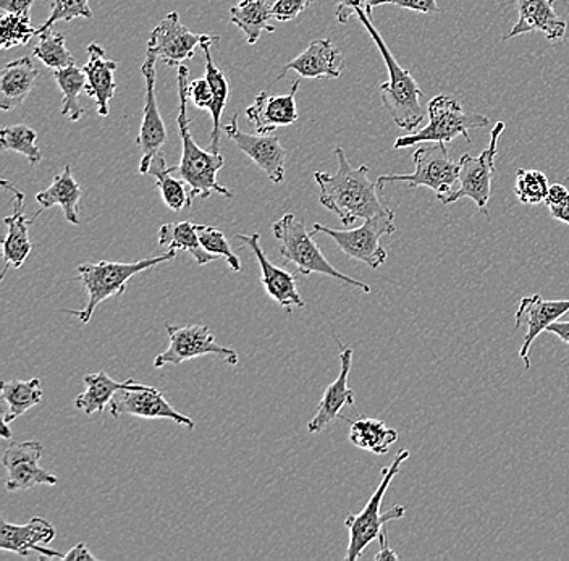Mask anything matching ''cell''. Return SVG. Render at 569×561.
<instances>
[{
  "instance_id": "obj_37",
  "label": "cell",
  "mask_w": 569,
  "mask_h": 561,
  "mask_svg": "<svg viewBox=\"0 0 569 561\" xmlns=\"http://www.w3.org/2000/svg\"><path fill=\"white\" fill-rule=\"evenodd\" d=\"M38 133L27 126H13L0 131V146L3 151H13L24 156L31 166L41 162L42 152L39 149Z\"/></svg>"
},
{
  "instance_id": "obj_36",
  "label": "cell",
  "mask_w": 569,
  "mask_h": 561,
  "mask_svg": "<svg viewBox=\"0 0 569 561\" xmlns=\"http://www.w3.org/2000/svg\"><path fill=\"white\" fill-rule=\"evenodd\" d=\"M38 44L34 46L33 56L41 60L48 69L60 70L74 66V57L66 46V37L51 30L39 34Z\"/></svg>"
},
{
  "instance_id": "obj_43",
  "label": "cell",
  "mask_w": 569,
  "mask_h": 561,
  "mask_svg": "<svg viewBox=\"0 0 569 561\" xmlns=\"http://www.w3.org/2000/svg\"><path fill=\"white\" fill-rule=\"evenodd\" d=\"M379 6H397L412 12L425 13V16H437L442 13L437 0H371V10Z\"/></svg>"
},
{
  "instance_id": "obj_13",
  "label": "cell",
  "mask_w": 569,
  "mask_h": 561,
  "mask_svg": "<svg viewBox=\"0 0 569 561\" xmlns=\"http://www.w3.org/2000/svg\"><path fill=\"white\" fill-rule=\"evenodd\" d=\"M110 414L117 419L124 414L144 419H169V421L184 425L190 431H193L196 425L193 419L173 410L172 404L166 400L160 390L156 387L144 385V383H140L133 389L120 390L110 401Z\"/></svg>"
},
{
  "instance_id": "obj_21",
  "label": "cell",
  "mask_w": 569,
  "mask_h": 561,
  "mask_svg": "<svg viewBox=\"0 0 569 561\" xmlns=\"http://www.w3.org/2000/svg\"><path fill=\"white\" fill-rule=\"evenodd\" d=\"M300 81L295 80L288 94L259 92L247 109V117L259 134H270L280 127L293 126L298 120L297 94Z\"/></svg>"
},
{
  "instance_id": "obj_33",
  "label": "cell",
  "mask_w": 569,
  "mask_h": 561,
  "mask_svg": "<svg viewBox=\"0 0 569 561\" xmlns=\"http://www.w3.org/2000/svg\"><path fill=\"white\" fill-rule=\"evenodd\" d=\"M173 172H177V167H167L166 156L162 151L152 159L151 167H149V173L154 177L167 208L180 212L184 208H190L193 200H191L190 193H187V188H184L187 183L181 179H176L172 176Z\"/></svg>"
},
{
  "instance_id": "obj_11",
  "label": "cell",
  "mask_w": 569,
  "mask_h": 561,
  "mask_svg": "<svg viewBox=\"0 0 569 561\" xmlns=\"http://www.w3.org/2000/svg\"><path fill=\"white\" fill-rule=\"evenodd\" d=\"M166 329L170 340L169 348L156 357L154 368L160 369L169 364L180 365L194 360V358L208 357V354L223 358L230 365H237L240 361L237 351L217 343L206 325L167 324Z\"/></svg>"
},
{
  "instance_id": "obj_50",
  "label": "cell",
  "mask_w": 569,
  "mask_h": 561,
  "mask_svg": "<svg viewBox=\"0 0 569 561\" xmlns=\"http://www.w3.org/2000/svg\"><path fill=\"white\" fill-rule=\"evenodd\" d=\"M546 332L553 333L558 339L563 340L565 343L569 344V321L555 322V324H551Z\"/></svg>"
},
{
  "instance_id": "obj_2",
  "label": "cell",
  "mask_w": 569,
  "mask_h": 561,
  "mask_svg": "<svg viewBox=\"0 0 569 561\" xmlns=\"http://www.w3.org/2000/svg\"><path fill=\"white\" fill-rule=\"evenodd\" d=\"M188 70L187 66L178 67V133L181 138V159L177 166L178 176L190 187V198L208 200L213 193L222 194L226 198H233V193L217 181V173L223 169L226 161L223 156L212 152L211 149L199 148L190 130L188 119Z\"/></svg>"
},
{
  "instance_id": "obj_45",
  "label": "cell",
  "mask_w": 569,
  "mask_h": 561,
  "mask_svg": "<svg viewBox=\"0 0 569 561\" xmlns=\"http://www.w3.org/2000/svg\"><path fill=\"white\" fill-rule=\"evenodd\" d=\"M315 0H276L272 6L273 19L291 21L301 16Z\"/></svg>"
},
{
  "instance_id": "obj_9",
  "label": "cell",
  "mask_w": 569,
  "mask_h": 561,
  "mask_svg": "<svg viewBox=\"0 0 569 561\" xmlns=\"http://www.w3.org/2000/svg\"><path fill=\"white\" fill-rule=\"evenodd\" d=\"M397 232L395 226V212L387 206L379 214L371 219H366L365 223L358 229L333 230L322 223H315L312 233H326L332 238L345 254L365 262L371 269H379L386 264V248L380 243V238L393 236Z\"/></svg>"
},
{
  "instance_id": "obj_26",
  "label": "cell",
  "mask_w": 569,
  "mask_h": 561,
  "mask_svg": "<svg viewBox=\"0 0 569 561\" xmlns=\"http://www.w3.org/2000/svg\"><path fill=\"white\" fill-rule=\"evenodd\" d=\"M38 80L39 70L31 57H21L7 63L0 73V109L9 112L20 108Z\"/></svg>"
},
{
  "instance_id": "obj_10",
  "label": "cell",
  "mask_w": 569,
  "mask_h": 561,
  "mask_svg": "<svg viewBox=\"0 0 569 561\" xmlns=\"http://www.w3.org/2000/svg\"><path fill=\"white\" fill-rule=\"evenodd\" d=\"M503 130L505 123L498 122L492 130V134H490L489 148L482 151V154L478 158H472L469 154L461 156L460 180H458L457 190L445 197L440 201L442 204H453V202L468 198V200L475 201L479 211L486 212L490 193H492L493 176H496L498 140H500Z\"/></svg>"
},
{
  "instance_id": "obj_47",
  "label": "cell",
  "mask_w": 569,
  "mask_h": 561,
  "mask_svg": "<svg viewBox=\"0 0 569 561\" xmlns=\"http://www.w3.org/2000/svg\"><path fill=\"white\" fill-rule=\"evenodd\" d=\"M34 0H0V9L6 13L31 17Z\"/></svg>"
},
{
  "instance_id": "obj_17",
  "label": "cell",
  "mask_w": 569,
  "mask_h": 561,
  "mask_svg": "<svg viewBox=\"0 0 569 561\" xmlns=\"http://www.w3.org/2000/svg\"><path fill=\"white\" fill-rule=\"evenodd\" d=\"M2 187L3 190L12 193L13 204V214L3 219V223L7 226V236L2 240L3 269L0 279L3 280L7 271L10 268L20 269L30 256L31 250H33L30 240V227L41 216V211L36 212L34 218L28 219L24 214V194L17 190L10 181L3 180Z\"/></svg>"
},
{
  "instance_id": "obj_22",
  "label": "cell",
  "mask_w": 569,
  "mask_h": 561,
  "mask_svg": "<svg viewBox=\"0 0 569 561\" xmlns=\"http://www.w3.org/2000/svg\"><path fill=\"white\" fill-rule=\"evenodd\" d=\"M338 347H340V374L327 387L322 400H320L318 413L309 421L308 431L311 434H319L327 425L343 418L341 410L345 407H355V392L348 385L351 364H353V348L343 347L340 342H338Z\"/></svg>"
},
{
  "instance_id": "obj_34",
  "label": "cell",
  "mask_w": 569,
  "mask_h": 561,
  "mask_svg": "<svg viewBox=\"0 0 569 561\" xmlns=\"http://www.w3.org/2000/svg\"><path fill=\"white\" fill-rule=\"evenodd\" d=\"M2 387V399L7 403V411L3 414V422L10 424L16 419L23 417L27 411L34 408L36 404L42 401V387L38 378L31 381H3L0 383Z\"/></svg>"
},
{
  "instance_id": "obj_38",
  "label": "cell",
  "mask_w": 569,
  "mask_h": 561,
  "mask_svg": "<svg viewBox=\"0 0 569 561\" xmlns=\"http://www.w3.org/2000/svg\"><path fill=\"white\" fill-rule=\"evenodd\" d=\"M550 184L546 173L540 170H518L515 194L522 204H542L549 194Z\"/></svg>"
},
{
  "instance_id": "obj_40",
  "label": "cell",
  "mask_w": 569,
  "mask_h": 561,
  "mask_svg": "<svg viewBox=\"0 0 569 561\" xmlns=\"http://www.w3.org/2000/svg\"><path fill=\"white\" fill-rule=\"evenodd\" d=\"M196 232H198L199 240H201L206 251L226 259L231 271H241L240 258L231 250L229 240L223 236V232L212 226H196Z\"/></svg>"
},
{
  "instance_id": "obj_4",
  "label": "cell",
  "mask_w": 569,
  "mask_h": 561,
  "mask_svg": "<svg viewBox=\"0 0 569 561\" xmlns=\"http://www.w3.org/2000/svg\"><path fill=\"white\" fill-rule=\"evenodd\" d=\"M177 251H167L160 256L141 259L137 262H110L101 261L96 264H81L77 269L78 280L83 283L88 293V303L84 309H66L67 314L77 315L83 324H88L94 315L96 308L113 297H120L127 291L128 282L137 273L148 271L154 266L176 259Z\"/></svg>"
},
{
  "instance_id": "obj_6",
  "label": "cell",
  "mask_w": 569,
  "mask_h": 561,
  "mask_svg": "<svg viewBox=\"0 0 569 561\" xmlns=\"http://www.w3.org/2000/svg\"><path fill=\"white\" fill-rule=\"evenodd\" d=\"M272 233L279 241L280 254L284 261L293 262L302 276L311 273H322V276L332 277L356 289L371 293V287L368 283L359 282L347 273L337 271L326 256L322 254L318 243H316L312 233L306 230L305 222L295 214H284L282 219L277 220L272 226Z\"/></svg>"
},
{
  "instance_id": "obj_31",
  "label": "cell",
  "mask_w": 569,
  "mask_h": 561,
  "mask_svg": "<svg viewBox=\"0 0 569 561\" xmlns=\"http://www.w3.org/2000/svg\"><path fill=\"white\" fill-rule=\"evenodd\" d=\"M398 440L397 429L373 418H358L351 421L350 442L358 449L373 454L389 453L390 447Z\"/></svg>"
},
{
  "instance_id": "obj_46",
  "label": "cell",
  "mask_w": 569,
  "mask_h": 561,
  "mask_svg": "<svg viewBox=\"0 0 569 561\" xmlns=\"http://www.w3.org/2000/svg\"><path fill=\"white\" fill-rule=\"evenodd\" d=\"M362 9L372 19L371 0H338L337 20L340 23H348L356 10Z\"/></svg>"
},
{
  "instance_id": "obj_3",
  "label": "cell",
  "mask_w": 569,
  "mask_h": 561,
  "mask_svg": "<svg viewBox=\"0 0 569 561\" xmlns=\"http://www.w3.org/2000/svg\"><path fill=\"white\" fill-rule=\"evenodd\" d=\"M355 16L371 34L380 56L383 57L387 72H389V80L379 87L380 92H382L383 108L389 112L395 126L412 133L416 128L421 126V122H425L426 117L425 109H422L421 101H419L422 96L421 88H419L418 81L412 78V74L405 70L391 54L386 41L373 27L371 17H368V13L362 9L356 10Z\"/></svg>"
},
{
  "instance_id": "obj_20",
  "label": "cell",
  "mask_w": 569,
  "mask_h": 561,
  "mask_svg": "<svg viewBox=\"0 0 569 561\" xmlns=\"http://www.w3.org/2000/svg\"><path fill=\"white\" fill-rule=\"evenodd\" d=\"M237 238H240L243 247L249 248L251 253L258 259L262 271L261 282L267 294L277 304L287 309L288 314H291V308L293 307L305 308V300H302L300 291H298L297 276L284 271L282 268H277L267 259L261 247V236L259 233H251V236H238Z\"/></svg>"
},
{
  "instance_id": "obj_28",
  "label": "cell",
  "mask_w": 569,
  "mask_h": 561,
  "mask_svg": "<svg viewBox=\"0 0 569 561\" xmlns=\"http://www.w3.org/2000/svg\"><path fill=\"white\" fill-rule=\"evenodd\" d=\"M80 200L81 188L74 181L70 166H67L66 170L52 180L48 190L36 194V201L41 204L42 211L52 208V206H60L67 222H70L71 226H80V216H78Z\"/></svg>"
},
{
  "instance_id": "obj_19",
  "label": "cell",
  "mask_w": 569,
  "mask_h": 561,
  "mask_svg": "<svg viewBox=\"0 0 569 561\" xmlns=\"http://www.w3.org/2000/svg\"><path fill=\"white\" fill-rule=\"evenodd\" d=\"M568 311L569 300H543L540 294H532V297H526L519 301V308L515 314L516 329H521L522 325L528 327L525 342L519 350V357L525 361L526 369H531L529 351H531L533 340L540 333L546 332L551 324L560 321L561 315L567 314Z\"/></svg>"
},
{
  "instance_id": "obj_7",
  "label": "cell",
  "mask_w": 569,
  "mask_h": 561,
  "mask_svg": "<svg viewBox=\"0 0 569 561\" xmlns=\"http://www.w3.org/2000/svg\"><path fill=\"white\" fill-rule=\"evenodd\" d=\"M429 123L422 130L405 134L395 141V149L409 148L419 143H450L457 137H465L468 143L469 131L490 126L489 117L482 113L466 112L457 99L450 96H436L427 104Z\"/></svg>"
},
{
  "instance_id": "obj_41",
  "label": "cell",
  "mask_w": 569,
  "mask_h": 561,
  "mask_svg": "<svg viewBox=\"0 0 569 561\" xmlns=\"http://www.w3.org/2000/svg\"><path fill=\"white\" fill-rule=\"evenodd\" d=\"M89 19L94 17L91 7H89V0H52L51 16L48 21L42 24L38 30V34L44 33V31L51 30L57 21H71L74 19Z\"/></svg>"
},
{
  "instance_id": "obj_32",
  "label": "cell",
  "mask_w": 569,
  "mask_h": 561,
  "mask_svg": "<svg viewBox=\"0 0 569 561\" xmlns=\"http://www.w3.org/2000/svg\"><path fill=\"white\" fill-rule=\"evenodd\" d=\"M159 244L169 247L170 251H187L193 256L198 266L211 264L219 259V256L204 250L196 232V226L191 222L163 223L159 230Z\"/></svg>"
},
{
  "instance_id": "obj_18",
  "label": "cell",
  "mask_w": 569,
  "mask_h": 561,
  "mask_svg": "<svg viewBox=\"0 0 569 561\" xmlns=\"http://www.w3.org/2000/svg\"><path fill=\"white\" fill-rule=\"evenodd\" d=\"M56 528L44 518H33L27 524H12L0 521V550L28 557L31 552L39 553L42 559H60L62 553L44 549L56 539Z\"/></svg>"
},
{
  "instance_id": "obj_35",
  "label": "cell",
  "mask_w": 569,
  "mask_h": 561,
  "mask_svg": "<svg viewBox=\"0 0 569 561\" xmlns=\"http://www.w3.org/2000/svg\"><path fill=\"white\" fill-rule=\"evenodd\" d=\"M52 74L62 92V116L67 117L70 122H78L84 116V109L80 104V94L81 91L87 90V74L77 66L52 70Z\"/></svg>"
},
{
  "instance_id": "obj_49",
  "label": "cell",
  "mask_w": 569,
  "mask_h": 561,
  "mask_svg": "<svg viewBox=\"0 0 569 561\" xmlns=\"http://www.w3.org/2000/svg\"><path fill=\"white\" fill-rule=\"evenodd\" d=\"M379 545H380V550H379V552L376 553V557H373V560H377V561L400 560V557H398V553H395L393 550L390 549L389 541H387V528H383V531L380 532Z\"/></svg>"
},
{
  "instance_id": "obj_23",
  "label": "cell",
  "mask_w": 569,
  "mask_h": 561,
  "mask_svg": "<svg viewBox=\"0 0 569 561\" xmlns=\"http://www.w3.org/2000/svg\"><path fill=\"white\" fill-rule=\"evenodd\" d=\"M568 23L555 10V0H518V21L505 41L521 34L542 33L547 41L558 42L567 34Z\"/></svg>"
},
{
  "instance_id": "obj_12",
  "label": "cell",
  "mask_w": 569,
  "mask_h": 561,
  "mask_svg": "<svg viewBox=\"0 0 569 561\" xmlns=\"http://www.w3.org/2000/svg\"><path fill=\"white\" fill-rule=\"evenodd\" d=\"M159 57L148 49L144 63L141 66L146 81V104L142 110V122L137 144L141 151L140 173L148 176L152 159L162 151L167 143V128L159 112L158 96H156V62Z\"/></svg>"
},
{
  "instance_id": "obj_15",
  "label": "cell",
  "mask_w": 569,
  "mask_h": 561,
  "mask_svg": "<svg viewBox=\"0 0 569 561\" xmlns=\"http://www.w3.org/2000/svg\"><path fill=\"white\" fill-rule=\"evenodd\" d=\"M208 37L209 34H194L188 30L178 13L172 12L152 30L148 49L162 59L166 66L180 67L184 60L193 59L196 48Z\"/></svg>"
},
{
  "instance_id": "obj_42",
  "label": "cell",
  "mask_w": 569,
  "mask_h": 561,
  "mask_svg": "<svg viewBox=\"0 0 569 561\" xmlns=\"http://www.w3.org/2000/svg\"><path fill=\"white\" fill-rule=\"evenodd\" d=\"M546 204L551 218L569 226V191L567 187L560 183L551 184Z\"/></svg>"
},
{
  "instance_id": "obj_29",
  "label": "cell",
  "mask_w": 569,
  "mask_h": 561,
  "mask_svg": "<svg viewBox=\"0 0 569 561\" xmlns=\"http://www.w3.org/2000/svg\"><path fill=\"white\" fill-rule=\"evenodd\" d=\"M219 42V37H211L209 34L204 41L201 42L199 48L202 49L206 57V78H208L209 84L212 88L213 94V104L211 110L212 116V141H211V151L220 152V120H222L223 110H226L227 101H229V81H227L226 74H223L222 70L213 63L212 54H211V46Z\"/></svg>"
},
{
  "instance_id": "obj_30",
  "label": "cell",
  "mask_w": 569,
  "mask_h": 561,
  "mask_svg": "<svg viewBox=\"0 0 569 561\" xmlns=\"http://www.w3.org/2000/svg\"><path fill=\"white\" fill-rule=\"evenodd\" d=\"M272 17V6L267 0H240L230 9L231 23L243 31L249 46L259 41L262 31H276L273 24H270Z\"/></svg>"
},
{
  "instance_id": "obj_5",
  "label": "cell",
  "mask_w": 569,
  "mask_h": 561,
  "mask_svg": "<svg viewBox=\"0 0 569 561\" xmlns=\"http://www.w3.org/2000/svg\"><path fill=\"white\" fill-rule=\"evenodd\" d=\"M409 458V450H400L395 457L393 463L390 467L383 468L382 481L379 488L372 493L369 502L362 508L361 513L350 514L345 520L348 532H350V542H348L347 561H356L361 559L365 550L376 539H379L380 532L383 531L389 521L401 520L407 514V507L395 505L387 513H382L383 497L389 490L395 475L400 472L401 464Z\"/></svg>"
},
{
  "instance_id": "obj_48",
  "label": "cell",
  "mask_w": 569,
  "mask_h": 561,
  "mask_svg": "<svg viewBox=\"0 0 569 561\" xmlns=\"http://www.w3.org/2000/svg\"><path fill=\"white\" fill-rule=\"evenodd\" d=\"M59 560L62 561H98V557L94 555V553L91 552V550L88 549L87 543H77V545L73 547V549H70L69 552L62 553V557H60Z\"/></svg>"
},
{
  "instance_id": "obj_16",
  "label": "cell",
  "mask_w": 569,
  "mask_h": 561,
  "mask_svg": "<svg viewBox=\"0 0 569 561\" xmlns=\"http://www.w3.org/2000/svg\"><path fill=\"white\" fill-rule=\"evenodd\" d=\"M229 140L237 144L241 152L248 156L259 169L264 170L272 183H282L284 180V159L287 152L279 138L273 134H248L238 127V116L229 126L223 127Z\"/></svg>"
},
{
  "instance_id": "obj_24",
  "label": "cell",
  "mask_w": 569,
  "mask_h": 561,
  "mask_svg": "<svg viewBox=\"0 0 569 561\" xmlns=\"http://www.w3.org/2000/svg\"><path fill=\"white\" fill-rule=\"evenodd\" d=\"M345 70V57L330 39H316L302 54L295 57L282 69L283 78L288 72H297L302 78H340Z\"/></svg>"
},
{
  "instance_id": "obj_39",
  "label": "cell",
  "mask_w": 569,
  "mask_h": 561,
  "mask_svg": "<svg viewBox=\"0 0 569 561\" xmlns=\"http://www.w3.org/2000/svg\"><path fill=\"white\" fill-rule=\"evenodd\" d=\"M36 34H38V30H34L31 24V17L6 13L0 20V46L2 49L27 46Z\"/></svg>"
},
{
  "instance_id": "obj_8",
  "label": "cell",
  "mask_w": 569,
  "mask_h": 561,
  "mask_svg": "<svg viewBox=\"0 0 569 561\" xmlns=\"http://www.w3.org/2000/svg\"><path fill=\"white\" fill-rule=\"evenodd\" d=\"M411 159L415 162V172L408 176H401V173L380 176L377 179L380 190H383L387 183L405 181L411 188L426 187L436 191L439 201L457 190L455 184L460 180L461 162L451 158L445 143L422 146L412 152Z\"/></svg>"
},
{
  "instance_id": "obj_44",
  "label": "cell",
  "mask_w": 569,
  "mask_h": 561,
  "mask_svg": "<svg viewBox=\"0 0 569 561\" xmlns=\"http://www.w3.org/2000/svg\"><path fill=\"white\" fill-rule=\"evenodd\" d=\"M187 94L188 101L193 102L196 108L211 110L213 104V94L208 78H198V80L188 83Z\"/></svg>"
},
{
  "instance_id": "obj_27",
  "label": "cell",
  "mask_w": 569,
  "mask_h": 561,
  "mask_svg": "<svg viewBox=\"0 0 569 561\" xmlns=\"http://www.w3.org/2000/svg\"><path fill=\"white\" fill-rule=\"evenodd\" d=\"M83 381L87 390L74 399V407L87 414L102 413L120 390L140 385L134 379L124 382L113 381L104 371L84 375Z\"/></svg>"
},
{
  "instance_id": "obj_14",
  "label": "cell",
  "mask_w": 569,
  "mask_h": 561,
  "mask_svg": "<svg viewBox=\"0 0 569 561\" xmlns=\"http://www.w3.org/2000/svg\"><path fill=\"white\" fill-rule=\"evenodd\" d=\"M44 447L36 440L28 442H13L2 457L3 468L7 470L6 488L9 492L16 490H30L36 485H56L59 478L51 471L39 467Z\"/></svg>"
},
{
  "instance_id": "obj_25",
  "label": "cell",
  "mask_w": 569,
  "mask_h": 561,
  "mask_svg": "<svg viewBox=\"0 0 569 561\" xmlns=\"http://www.w3.org/2000/svg\"><path fill=\"white\" fill-rule=\"evenodd\" d=\"M119 63L116 60L106 59L104 49L101 46H88V62L83 67L87 74V94L98 102V112L101 117L109 116V101L117 91L116 74Z\"/></svg>"
},
{
  "instance_id": "obj_1",
  "label": "cell",
  "mask_w": 569,
  "mask_h": 561,
  "mask_svg": "<svg viewBox=\"0 0 569 561\" xmlns=\"http://www.w3.org/2000/svg\"><path fill=\"white\" fill-rule=\"evenodd\" d=\"M338 170L336 176L316 172L315 180L320 193L319 202L336 212L345 227L355 226L358 219H371L387 208L380 198L379 184L369 180V167L355 169L343 149L336 148Z\"/></svg>"
}]
</instances>
